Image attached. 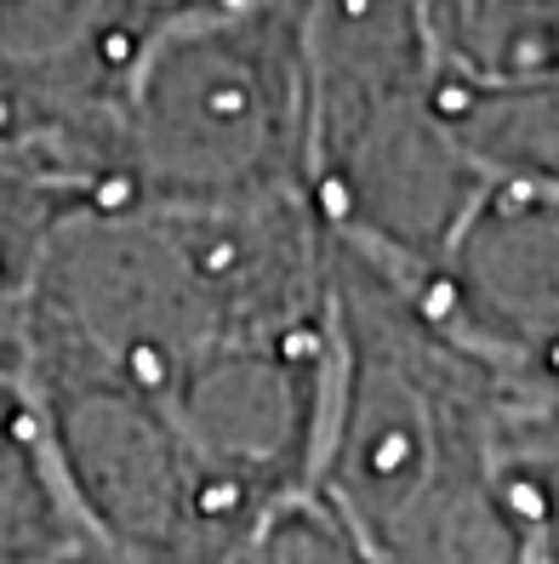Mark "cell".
I'll return each instance as SVG.
<instances>
[{"label":"cell","instance_id":"6da1fadb","mask_svg":"<svg viewBox=\"0 0 559 564\" xmlns=\"http://www.w3.org/2000/svg\"><path fill=\"white\" fill-rule=\"evenodd\" d=\"M519 400L417 303L400 269L332 240V405L314 496L377 564H508L503 468Z\"/></svg>","mask_w":559,"mask_h":564},{"label":"cell","instance_id":"7a4b0ae2","mask_svg":"<svg viewBox=\"0 0 559 564\" xmlns=\"http://www.w3.org/2000/svg\"><path fill=\"white\" fill-rule=\"evenodd\" d=\"M75 194L309 200L303 0H217L138 46L69 160Z\"/></svg>","mask_w":559,"mask_h":564},{"label":"cell","instance_id":"3957f363","mask_svg":"<svg viewBox=\"0 0 559 564\" xmlns=\"http://www.w3.org/2000/svg\"><path fill=\"white\" fill-rule=\"evenodd\" d=\"M309 206L325 235L422 274L485 172L445 109L417 0H303Z\"/></svg>","mask_w":559,"mask_h":564},{"label":"cell","instance_id":"277c9868","mask_svg":"<svg viewBox=\"0 0 559 564\" xmlns=\"http://www.w3.org/2000/svg\"><path fill=\"white\" fill-rule=\"evenodd\" d=\"M406 280L491 371L559 393V183L485 177L434 262Z\"/></svg>","mask_w":559,"mask_h":564},{"label":"cell","instance_id":"5b68a950","mask_svg":"<svg viewBox=\"0 0 559 564\" xmlns=\"http://www.w3.org/2000/svg\"><path fill=\"white\" fill-rule=\"evenodd\" d=\"M154 29H166L160 0H0V138L69 183L80 138Z\"/></svg>","mask_w":559,"mask_h":564},{"label":"cell","instance_id":"8992f818","mask_svg":"<svg viewBox=\"0 0 559 564\" xmlns=\"http://www.w3.org/2000/svg\"><path fill=\"white\" fill-rule=\"evenodd\" d=\"M86 542L12 337L0 343V564H52Z\"/></svg>","mask_w":559,"mask_h":564},{"label":"cell","instance_id":"52a82bcc","mask_svg":"<svg viewBox=\"0 0 559 564\" xmlns=\"http://www.w3.org/2000/svg\"><path fill=\"white\" fill-rule=\"evenodd\" d=\"M508 564H559V393L519 400L503 468Z\"/></svg>","mask_w":559,"mask_h":564},{"label":"cell","instance_id":"ba28073f","mask_svg":"<svg viewBox=\"0 0 559 564\" xmlns=\"http://www.w3.org/2000/svg\"><path fill=\"white\" fill-rule=\"evenodd\" d=\"M69 194L75 188L57 177V165L46 154H35L18 138H0V343H7L23 319L46 228H52V217L63 212Z\"/></svg>","mask_w":559,"mask_h":564},{"label":"cell","instance_id":"9c48e42d","mask_svg":"<svg viewBox=\"0 0 559 564\" xmlns=\"http://www.w3.org/2000/svg\"><path fill=\"white\" fill-rule=\"evenodd\" d=\"M235 564H377L314 490L286 496L251 524Z\"/></svg>","mask_w":559,"mask_h":564},{"label":"cell","instance_id":"30bf717a","mask_svg":"<svg viewBox=\"0 0 559 564\" xmlns=\"http://www.w3.org/2000/svg\"><path fill=\"white\" fill-rule=\"evenodd\" d=\"M52 564H115V558H109V553H97L92 542H80L75 553H63V558H52Z\"/></svg>","mask_w":559,"mask_h":564}]
</instances>
